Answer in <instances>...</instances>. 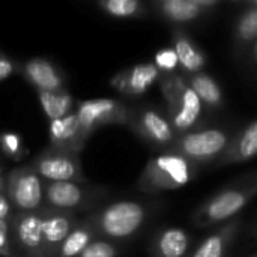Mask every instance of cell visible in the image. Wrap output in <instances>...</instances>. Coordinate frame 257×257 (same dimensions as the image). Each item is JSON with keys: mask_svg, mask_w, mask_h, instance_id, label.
Listing matches in <instances>:
<instances>
[{"mask_svg": "<svg viewBox=\"0 0 257 257\" xmlns=\"http://www.w3.org/2000/svg\"><path fill=\"white\" fill-rule=\"evenodd\" d=\"M151 218V206L139 200H117L93 209L86 220L99 238L122 242L134 238Z\"/></svg>", "mask_w": 257, "mask_h": 257, "instance_id": "cell-1", "label": "cell"}, {"mask_svg": "<svg viewBox=\"0 0 257 257\" xmlns=\"http://www.w3.org/2000/svg\"><path fill=\"white\" fill-rule=\"evenodd\" d=\"M256 194L257 176L256 172H251L203 202L193 214V223L199 229H215L226 224L239 217Z\"/></svg>", "mask_w": 257, "mask_h": 257, "instance_id": "cell-2", "label": "cell"}, {"mask_svg": "<svg viewBox=\"0 0 257 257\" xmlns=\"http://www.w3.org/2000/svg\"><path fill=\"white\" fill-rule=\"evenodd\" d=\"M199 169V166L181 154L166 149L146 163L139 176L137 190L145 194H161L179 190L194 181Z\"/></svg>", "mask_w": 257, "mask_h": 257, "instance_id": "cell-3", "label": "cell"}, {"mask_svg": "<svg viewBox=\"0 0 257 257\" xmlns=\"http://www.w3.org/2000/svg\"><path fill=\"white\" fill-rule=\"evenodd\" d=\"M160 89L167 105V119L170 120L176 136L197 128L203 105L194 90L181 72L160 75Z\"/></svg>", "mask_w": 257, "mask_h": 257, "instance_id": "cell-4", "label": "cell"}, {"mask_svg": "<svg viewBox=\"0 0 257 257\" xmlns=\"http://www.w3.org/2000/svg\"><path fill=\"white\" fill-rule=\"evenodd\" d=\"M233 133L226 126H197L176 136L169 149L181 154L199 167L214 166L227 149Z\"/></svg>", "mask_w": 257, "mask_h": 257, "instance_id": "cell-5", "label": "cell"}, {"mask_svg": "<svg viewBox=\"0 0 257 257\" xmlns=\"http://www.w3.org/2000/svg\"><path fill=\"white\" fill-rule=\"evenodd\" d=\"M108 193V188L89 184L87 181L45 182L44 208L78 215L80 212L96 209Z\"/></svg>", "mask_w": 257, "mask_h": 257, "instance_id": "cell-6", "label": "cell"}, {"mask_svg": "<svg viewBox=\"0 0 257 257\" xmlns=\"http://www.w3.org/2000/svg\"><path fill=\"white\" fill-rule=\"evenodd\" d=\"M45 182L32 169L20 166L5 176V196L14 212H33L44 208Z\"/></svg>", "mask_w": 257, "mask_h": 257, "instance_id": "cell-7", "label": "cell"}, {"mask_svg": "<svg viewBox=\"0 0 257 257\" xmlns=\"http://www.w3.org/2000/svg\"><path fill=\"white\" fill-rule=\"evenodd\" d=\"M131 131L152 148L169 149L176 139V133L167 116L154 105H131L126 123Z\"/></svg>", "mask_w": 257, "mask_h": 257, "instance_id": "cell-8", "label": "cell"}, {"mask_svg": "<svg viewBox=\"0 0 257 257\" xmlns=\"http://www.w3.org/2000/svg\"><path fill=\"white\" fill-rule=\"evenodd\" d=\"M131 105L113 99L96 98L78 101L74 105V114L78 119L81 131L89 139L98 128L107 125H126L130 119Z\"/></svg>", "mask_w": 257, "mask_h": 257, "instance_id": "cell-9", "label": "cell"}, {"mask_svg": "<svg viewBox=\"0 0 257 257\" xmlns=\"http://www.w3.org/2000/svg\"><path fill=\"white\" fill-rule=\"evenodd\" d=\"M30 166L44 182L86 181L80 154L66 152L48 146L35 157Z\"/></svg>", "mask_w": 257, "mask_h": 257, "instance_id": "cell-10", "label": "cell"}, {"mask_svg": "<svg viewBox=\"0 0 257 257\" xmlns=\"http://www.w3.org/2000/svg\"><path fill=\"white\" fill-rule=\"evenodd\" d=\"M9 233L17 257H45L41 209L33 212H14L9 220Z\"/></svg>", "mask_w": 257, "mask_h": 257, "instance_id": "cell-11", "label": "cell"}, {"mask_svg": "<svg viewBox=\"0 0 257 257\" xmlns=\"http://www.w3.org/2000/svg\"><path fill=\"white\" fill-rule=\"evenodd\" d=\"M160 75L152 62H142L113 75L110 86L123 96H143L160 80Z\"/></svg>", "mask_w": 257, "mask_h": 257, "instance_id": "cell-12", "label": "cell"}, {"mask_svg": "<svg viewBox=\"0 0 257 257\" xmlns=\"http://www.w3.org/2000/svg\"><path fill=\"white\" fill-rule=\"evenodd\" d=\"M24 80L36 89V92H53L66 89L65 74L54 62L47 57H32L21 65L20 69Z\"/></svg>", "mask_w": 257, "mask_h": 257, "instance_id": "cell-13", "label": "cell"}, {"mask_svg": "<svg viewBox=\"0 0 257 257\" xmlns=\"http://www.w3.org/2000/svg\"><path fill=\"white\" fill-rule=\"evenodd\" d=\"M77 221L78 217L74 214L41 208V232L45 257H56L60 244Z\"/></svg>", "mask_w": 257, "mask_h": 257, "instance_id": "cell-14", "label": "cell"}, {"mask_svg": "<svg viewBox=\"0 0 257 257\" xmlns=\"http://www.w3.org/2000/svg\"><path fill=\"white\" fill-rule=\"evenodd\" d=\"M242 218L236 217L232 221L215 227L188 257H227L232 245L241 232Z\"/></svg>", "mask_w": 257, "mask_h": 257, "instance_id": "cell-15", "label": "cell"}, {"mask_svg": "<svg viewBox=\"0 0 257 257\" xmlns=\"http://www.w3.org/2000/svg\"><path fill=\"white\" fill-rule=\"evenodd\" d=\"M257 154V122L250 120L241 130L233 133V137L220 157V160L214 164L215 167H226L233 164H241L253 160Z\"/></svg>", "mask_w": 257, "mask_h": 257, "instance_id": "cell-16", "label": "cell"}, {"mask_svg": "<svg viewBox=\"0 0 257 257\" xmlns=\"http://www.w3.org/2000/svg\"><path fill=\"white\" fill-rule=\"evenodd\" d=\"M48 137L51 148L74 154H80V151L84 148V143L87 142V137L81 131L74 111L65 117L51 120L48 125Z\"/></svg>", "mask_w": 257, "mask_h": 257, "instance_id": "cell-17", "label": "cell"}, {"mask_svg": "<svg viewBox=\"0 0 257 257\" xmlns=\"http://www.w3.org/2000/svg\"><path fill=\"white\" fill-rule=\"evenodd\" d=\"M172 48L178 57L184 77L202 72L206 66V56L182 27L172 29Z\"/></svg>", "mask_w": 257, "mask_h": 257, "instance_id": "cell-18", "label": "cell"}, {"mask_svg": "<svg viewBox=\"0 0 257 257\" xmlns=\"http://www.w3.org/2000/svg\"><path fill=\"white\" fill-rule=\"evenodd\" d=\"M242 9L236 15L233 27V51L235 56L244 62L250 48L257 42V2L239 3Z\"/></svg>", "mask_w": 257, "mask_h": 257, "instance_id": "cell-19", "label": "cell"}, {"mask_svg": "<svg viewBox=\"0 0 257 257\" xmlns=\"http://www.w3.org/2000/svg\"><path fill=\"white\" fill-rule=\"evenodd\" d=\"M149 6L173 27L184 29L205 17L194 0H154Z\"/></svg>", "mask_w": 257, "mask_h": 257, "instance_id": "cell-20", "label": "cell"}, {"mask_svg": "<svg viewBox=\"0 0 257 257\" xmlns=\"http://www.w3.org/2000/svg\"><path fill=\"white\" fill-rule=\"evenodd\" d=\"M191 236L181 227L160 230L151 244V257H187L190 254Z\"/></svg>", "mask_w": 257, "mask_h": 257, "instance_id": "cell-21", "label": "cell"}, {"mask_svg": "<svg viewBox=\"0 0 257 257\" xmlns=\"http://www.w3.org/2000/svg\"><path fill=\"white\" fill-rule=\"evenodd\" d=\"M190 87L194 90L197 98L200 99L203 110H220L224 107V93L220 87L218 81L208 72L202 71L193 75L185 77Z\"/></svg>", "mask_w": 257, "mask_h": 257, "instance_id": "cell-22", "label": "cell"}, {"mask_svg": "<svg viewBox=\"0 0 257 257\" xmlns=\"http://www.w3.org/2000/svg\"><path fill=\"white\" fill-rule=\"evenodd\" d=\"M95 238H98V235L92 224L86 218L78 220L60 244L56 257H78Z\"/></svg>", "mask_w": 257, "mask_h": 257, "instance_id": "cell-23", "label": "cell"}, {"mask_svg": "<svg viewBox=\"0 0 257 257\" xmlns=\"http://www.w3.org/2000/svg\"><path fill=\"white\" fill-rule=\"evenodd\" d=\"M36 93L41 108L50 122L65 117L74 111L75 102L72 95L66 89L53 90V92H36Z\"/></svg>", "mask_w": 257, "mask_h": 257, "instance_id": "cell-24", "label": "cell"}, {"mask_svg": "<svg viewBox=\"0 0 257 257\" xmlns=\"http://www.w3.org/2000/svg\"><path fill=\"white\" fill-rule=\"evenodd\" d=\"M96 6L114 18H143L149 14V5L140 0H99Z\"/></svg>", "mask_w": 257, "mask_h": 257, "instance_id": "cell-25", "label": "cell"}, {"mask_svg": "<svg viewBox=\"0 0 257 257\" xmlns=\"http://www.w3.org/2000/svg\"><path fill=\"white\" fill-rule=\"evenodd\" d=\"M0 151L14 161L23 160L27 154L21 136L15 131H0Z\"/></svg>", "mask_w": 257, "mask_h": 257, "instance_id": "cell-26", "label": "cell"}, {"mask_svg": "<svg viewBox=\"0 0 257 257\" xmlns=\"http://www.w3.org/2000/svg\"><path fill=\"white\" fill-rule=\"evenodd\" d=\"M120 256V247L108 239L104 238H95L78 257H119Z\"/></svg>", "mask_w": 257, "mask_h": 257, "instance_id": "cell-27", "label": "cell"}, {"mask_svg": "<svg viewBox=\"0 0 257 257\" xmlns=\"http://www.w3.org/2000/svg\"><path fill=\"white\" fill-rule=\"evenodd\" d=\"M152 63L155 65V68L158 69V72L161 75L178 72V68H179L178 57H176V54H175V51H173L172 47L160 48L155 53V57H154V62Z\"/></svg>", "mask_w": 257, "mask_h": 257, "instance_id": "cell-28", "label": "cell"}, {"mask_svg": "<svg viewBox=\"0 0 257 257\" xmlns=\"http://www.w3.org/2000/svg\"><path fill=\"white\" fill-rule=\"evenodd\" d=\"M0 256L2 257H17L9 233V221H0Z\"/></svg>", "mask_w": 257, "mask_h": 257, "instance_id": "cell-29", "label": "cell"}, {"mask_svg": "<svg viewBox=\"0 0 257 257\" xmlns=\"http://www.w3.org/2000/svg\"><path fill=\"white\" fill-rule=\"evenodd\" d=\"M17 71V63L0 51V83L9 78Z\"/></svg>", "mask_w": 257, "mask_h": 257, "instance_id": "cell-30", "label": "cell"}, {"mask_svg": "<svg viewBox=\"0 0 257 257\" xmlns=\"http://www.w3.org/2000/svg\"><path fill=\"white\" fill-rule=\"evenodd\" d=\"M12 214H14V209H12L8 197L5 196V193H2L0 194V221H9Z\"/></svg>", "mask_w": 257, "mask_h": 257, "instance_id": "cell-31", "label": "cell"}, {"mask_svg": "<svg viewBox=\"0 0 257 257\" xmlns=\"http://www.w3.org/2000/svg\"><path fill=\"white\" fill-rule=\"evenodd\" d=\"M194 2H196L197 8H199L205 15H208L209 12L215 11V9L221 5L220 0H194Z\"/></svg>", "mask_w": 257, "mask_h": 257, "instance_id": "cell-32", "label": "cell"}, {"mask_svg": "<svg viewBox=\"0 0 257 257\" xmlns=\"http://www.w3.org/2000/svg\"><path fill=\"white\" fill-rule=\"evenodd\" d=\"M5 193V176L2 173V169H0V194Z\"/></svg>", "mask_w": 257, "mask_h": 257, "instance_id": "cell-33", "label": "cell"}, {"mask_svg": "<svg viewBox=\"0 0 257 257\" xmlns=\"http://www.w3.org/2000/svg\"><path fill=\"white\" fill-rule=\"evenodd\" d=\"M248 257H256V256H254V254H250V256H248Z\"/></svg>", "mask_w": 257, "mask_h": 257, "instance_id": "cell-34", "label": "cell"}, {"mask_svg": "<svg viewBox=\"0 0 257 257\" xmlns=\"http://www.w3.org/2000/svg\"><path fill=\"white\" fill-rule=\"evenodd\" d=\"M187 257H188V256H187Z\"/></svg>", "mask_w": 257, "mask_h": 257, "instance_id": "cell-35", "label": "cell"}]
</instances>
